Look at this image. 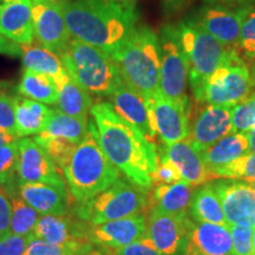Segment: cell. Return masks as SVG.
<instances>
[{"instance_id": "1", "label": "cell", "mask_w": 255, "mask_h": 255, "mask_svg": "<svg viewBox=\"0 0 255 255\" xmlns=\"http://www.w3.org/2000/svg\"><path fill=\"white\" fill-rule=\"evenodd\" d=\"M90 114L89 124L109 161L129 182L148 191L159 159L154 142L122 119L109 102L94 104Z\"/></svg>"}, {"instance_id": "2", "label": "cell", "mask_w": 255, "mask_h": 255, "mask_svg": "<svg viewBox=\"0 0 255 255\" xmlns=\"http://www.w3.org/2000/svg\"><path fill=\"white\" fill-rule=\"evenodd\" d=\"M71 37L113 53L137 27L133 4L114 0H62Z\"/></svg>"}, {"instance_id": "3", "label": "cell", "mask_w": 255, "mask_h": 255, "mask_svg": "<svg viewBox=\"0 0 255 255\" xmlns=\"http://www.w3.org/2000/svg\"><path fill=\"white\" fill-rule=\"evenodd\" d=\"M62 170L70 194L77 203L92 199L121 178L120 171L102 150L90 124L88 135Z\"/></svg>"}, {"instance_id": "4", "label": "cell", "mask_w": 255, "mask_h": 255, "mask_svg": "<svg viewBox=\"0 0 255 255\" xmlns=\"http://www.w3.org/2000/svg\"><path fill=\"white\" fill-rule=\"evenodd\" d=\"M111 57L123 81L145 100L159 90L158 36L148 26H137Z\"/></svg>"}, {"instance_id": "5", "label": "cell", "mask_w": 255, "mask_h": 255, "mask_svg": "<svg viewBox=\"0 0 255 255\" xmlns=\"http://www.w3.org/2000/svg\"><path fill=\"white\" fill-rule=\"evenodd\" d=\"M70 77L90 95L109 97L123 82L110 53L72 38L59 55Z\"/></svg>"}, {"instance_id": "6", "label": "cell", "mask_w": 255, "mask_h": 255, "mask_svg": "<svg viewBox=\"0 0 255 255\" xmlns=\"http://www.w3.org/2000/svg\"><path fill=\"white\" fill-rule=\"evenodd\" d=\"M253 85L245 59L237 50L229 49L225 59L193 96L200 103L233 108L252 94Z\"/></svg>"}, {"instance_id": "7", "label": "cell", "mask_w": 255, "mask_h": 255, "mask_svg": "<svg viewBox=\"0 0 255 255\" xmlns=\"http://www.w3.org/2000/svg\"><path fill=\"white\" fill-rule=\"evenodd\" d=\"M146 202L145 190L120 178L92 199L78 202L73 213L82 221L100 225L139 214L145 208Z\"/></svg>"}, {"instance_id": "8", "label": "cell", "mask_w": 255, "mask_h": 255, "mask_svg": "<svg viewBox=\"0 0 255 255\" xmlns=\"http://www.w3.org/2000/svg\"><path fill=\"white\" fill-rule=\"evenodd\" d=\"M177 26L189 68V84L194 94L221 64L229 49L191 19H187Z\"/></svg>"}, {"instance_id": "9", "label": "cell", "mask_w": 255, "mask_h": 255, "mask_svg": "<svg viewBox=\"0 0 255 255\" xmlns=\"http://www.w3.org/2000/svg\"><path fill=\"white\" fill-rule=\"evenodd\" d=\"M158 44L159 91L168 100L189 107L187 96L189 68L177 25H164L159 31Z\"/></svg>"}, {"instance_id": "10", "label": "cell", "mask_w": 255, "mask_h": 255, "mask_svg": "<svg viewBox=\"0 0 255 255\" xmlns=\"http://www.w3.org/2000/svg\"><path fill=\"white\" fill-rule=\"evenodd\" d=\"M34 37L45 49L60 55L72 39L62 0H32Z\"/></svg>"}, {"instance_id": "11", "label": "cell", "mask_w": 255, "mask_h": 255, "mask_svg": "<svg viewBox=\"0 0 255 255\" xmlns=\"http://www.w3.org/2000/svg\"><path fill=\"white\" fill-rule=\"evenodd\" d=\"M250 6L232 8L221 4L202 6L191 20L227 49L237 50L242 23Z\"/></svg>"}, {"instance_id": "12", "label": "cell", "mask_w": 255, "mask_h": 255, "mask_svg": "<svg viewBox=\"0 0 255 255\" xmlns=\"http://www.w3.org/2000/svg\"><path fill=\"white\" fill-rule=\"evenodd\" d=\"M156 135L165 145L183 141L189 136V107L175 103L157 91L145 100Z\"/></svg>"}, {"instance_id": "13", "label": "cell", "mask_w": 255, "mask_h": 255, "mask_svg": "<svg viewBox=\"0 0 255 255\" xmlns=\"http://www.w3.org/2000/svg\"><path fill=\"white\" fill-rule=\"evenodd\" d=\"M18 149L19 186L25 183L66 184L55 162L33 138L19 139Z\"/></svg>"}, {"instance_id": "14", "label": "cell", "mask_w": 255, "mask_h": 255, "mask_svg": "<svg viewBox=\"0 0 255 255\" xmlns=\"http://www.w3.org/2000/svg\"><path fill=\"white\" fill-rule=\"evenodd\" d=\"M182 253L196 255H233L229 225L188 220Z\"/></svg>"}, {"instance_id": "15", "label": "cell", "mask_w": 255, "mask_h": 255, "mask_svg": "<svg viewBox=\"0 0 255 255\" xmlns=\"http://www.w3.org/2000/svg\"><path fill=\"white\" fill-rule=\"evenodd\" d=\"M146 233V219L139 214L114 220L100 225H90L88 239L92 245L113 251L142 239Z\"/></svg>"}, {"instance_id": "16", "label": "cell", "mask_w": 255, "mask_h": 255, "mask_svg": "<svg viewBox=\"0 0 255 255\" xmlns=\"http://www.w3.org/2000/svg\"><path fill=\"white\" fill-rule=\"evenodd\" d=\"M220 197L228 225H255V190L246 181H218L213 183Z\"/></svg>"}, {"instance_id": "17", "label": "cell", "mask_w": 255, "mask_h": 255, "mask_svg": "<svg viewBox=\"0 0 255 255\" xmlns=\"http://www.w3.org/2000/svg\"><path fill=\"white\" fill-rule=\"evenodd\" d=\"M232 132V107L206 105L189 126L188 139L201 152Z\"/></svg>"}, {"instance_id": "18", "label": "cell", "mask_w": 255, "mask_h": 255, "mask_svg": "<svg viewBox=\"0 0 255 255\" xmlns=\"http://www.w3.org/2000/svg\"><path fill=\"white\" fill-rule=\"evenodd\" d=\"M188 220L187 215L168 214L152 207L145 235L162 255H176L186 239Z\"/></svg>"}, {"instance_id": "19", "label": "cell", "mask_w": 255, "mask_h": 255, "mask_svg": "<svg viewBox=\"0 0 255 255\" xmlns=\"http://www.w3.org/2000/svg\"><path fill=\"white\" fill-rule=\"evenodd\" d=\"M108 98L122 119L135 126L149 141H154L157 135L152 126L150 111L145 98L139 92L123 81Z\"/></svg>"}, {"instance_id": "20", "label": "cell", "mask_w": 255, "mask_h": 255, "mask_svg": "<svg viewBox=\"0 0 255 255\" xmlns=\"http://www.w3.org/2000/svg\"><path fill=\"white\" fill-rule=\"evenodd\" d=\"M0 34L18 45H31L34 38L32 0H1Z\"/></svg>"}, {"instance_id": "21", "label": "cell", "mask_w": 255, "mask_h": 255, "mask_svg": "<svg viewBox=\"0 0 255 255\" xmlns=\"http://www.w3.org/2000/svg\"><path fill=\"white\" fill-rule=\"evenodd\" d=\"M18 194L41 215H68L70 199L66 184L25 183L19 186Z\"/></svg>"}, {"instance_id": "22", "label": "cell", "mask_w": 255, "mask_h": 255, "mask_svg": "<svg viewBox=\"0 0 255 255\" xmlns=\"http://www.w3.org/2000/svg\"><path fill=\"white\" fill-rule=\"evenodd\" d=\"M90 223L76 216L41 215L33 231V239H40L49 244L63 245L71 241H87Z\"/></svg>"}, {"instance_id": "23", "label": "cell", "mask_w": 255, "mask_h": 255, "mask_svg": "<svg viewBox=\"0 0 255 255\" xmlns=\"http://www.w3.org/2000/svg\"><path fill=\"white\" fill-rule=\"evenodd\" d=\"M161 157L170 161L180 171L182 181L193 187L201 186L210 180L209 171L203 162L201 152L188 138L165 145Z\"/></svg>"}, {"instance_id": "24", "label": "cell", "mask_w": 255, "mask_h": 255, "mask_svg": "<svg viewBox=\"0 0 255 255\" xmlns=\"http://www.w3.org/2000/svg\"><path fill=\"white\" fill-rule=\"evenodd\" d=\"M250 151V142L246 132H232L219 139L209 148L201 151L203 162L209 171L210 180L213 173Z\"/></svg>"}, {"instance_id": "25", "label": "cell", "mask_w": 255, "mask_h": 255, "mask_svg": "<svg viewBox=\"0 0 255 255\" xmlns=\"http://www.w3.org/2000/svg\"><path fill=\"white\" fill-rule=\"evenodd\" d=\"M15 130L19 138L39 135L45 130L52 109L40 102L18 95L13 97Z\"/></svg>"}, {"instance_id": "26", "label": "cell", "mask_w": 255, "mask_h": 255, "mask_svg": "<svg viewBox=\"0 0 255 255\" xmlns=\"http://www.w3.org/2000/svg\"><path fill=\"white\" fill-rule=\"evenodd\" d=\"M21 58L25 70L49 76L58 87L70 78L68 70L60 57L41 45H27L23 47Z\"/></svg>"}, {"instance_id": "27", "label": "cell", "mask_w": 255, "mask_h": 255, "mask_svg": "<svg viewBox=\"0 0 255 255\" xmlns=\"http://www.w3.org/2000/svg\"><path fill=\"white\" fill-rule=\"evenodd\" d=\"M193 188L184 181L173 184H157L152 195L154 207L168 214L186 216L194 193Z\"/></svg>"}, {"instance_id": "28", "label": "cell", "mask_w": 255, "mask_h": 255, "mask_svg": "<svg viewBox=\"0 0 255 255\" xmlns=\"http://www.w3.org/2000/svg\"><path fill=\"white\" fill-rule=\"evenodd\" d=\"M189 208L193 221L228 225L220 197L213 184H205L194 191Z\"/></svg>"}, {"instance_id": "29", "label": "cell", "mask_w": 255, "mask_h": 255, "mask_svg": "<svg viewBox=\"0 0 255 255\" xmlns=\"http://www.w3.org/2000/svg\"><path fill=\"white\" fill-rule=\"evenodd\" d=\"M18 92L23 97L49 105L57 104L59 97V88L52 78L30 70H24Z\"/></svg>"}, {"instance_id": "30", "label": "cell", "mask_w": 255, "mask_h": 255, "mask_svg": "<svg viewBox=\"0 0 255 255\" xmlns=\"http://www.w3.org/2000/svg\"><path fill=\"white\" fill-rule=\"evenodd\" d=\"M89 132V121L83 117L70 116L60 110L52 109L45 130L41 133L59 137L78 145Z\"/></svg>"}, {"instance_id": "31", "label": "cell", "mask_w": 255, "mask_h": 255, "mask_svg": "<svg viewBox=\"0 0 255 255\" xmlns=\"http://www.w3.org/2000/svg\"><path fill=\"white\" fill-rule=\"evenodd\" d=\"M58 88L59 97L57 102L58 110L70 116L88 119V114L90 113L94 105L91 95L71 77Z\"/></svg>"}, {"instance_id": "32", "label": "cell", "mask_w": 255, "mask_h": 255, "mask_svg": "<svg viewBox=\"0 0 255 255\" xmlns=\"http://www.w3.org/2000/svg\"><path fill=\"white\" fill-rule=\"evenodd\" d=\"M18 141L0 146V189L8 199L19 195Z\"/></svg>"}, {"instance_id": "33", "label": "cell", "mask_w": 255, "mask_h": 255, "mask_svg": "<svg viewBox=\"0 0 255 255\" xmlns=\"http://www.w3.org/2000/svg\"><path fill=\"white\" fill-rule=\"evenodd\" d=\"M11 229L12 234L33 239V231L38 222V213L30 205H27L20 196L11 199Z\"/></svg>"}, {"instance_id": "34", "label": "cell", "mask_w": 255, "mask_h": 255, "mask_svg": "<svg viewBox=\"0 0 255 255\" xmlns=\"http://www.w3.org/2000/svg\"><path fill=\"white\" fill-rule=\"evenodd\" d=\"M92 248L94 245L87 241H71L63 245H53L40 239H32L28 242L24 255H84Z\"/></svg>"}, {"instance_id": "35", "label": "cell", "mask_w": 255, "mask_h": 255, "mask_svg": "<svg viewBox=\"0 0 255 255\" xmlns=\"http://www.w3.org/2000/svg\"><path fill=\"white\" fill-rule=\"evenodd\" d=\"M33 139L46 151V154L60 169H63L69 163L73 152L77 148L75 143L59 138V137L46 135V133H39Z\"/></svg>"}, {"instance_id": "36", "label": "cell", "mask_w": 255, "mask_h": 255, "mask_svg": "<svg viewBox=\"0 0 255 255\" xmlns=\"http://www.w3.org/2000/svg\"><path fill=\"white\" fill-rule=\"evenodd\" d=\"M244 180L246 182L255 180V152H247L212 175V180Z\"/></svg>"}, {"instance_id": "37", "label": "cell", "mask_w": 255, "mask_h": 255, "mask_svg": "<svg viewBox=\"0 0 255 255\" xmlns=\"http://www.w3.org/2000/svg\"><path fill=\"white\" fill-rule=\"evenodd\" d=\"M232 123L234 132H246L255 127V92L232 108Z\"/></svg>"}, {"instance_id": "38", "label": "cell", "mask_w": 255, "mask_h": 255, "mask_svg": "<svg viewBox=\"0 0 255 255\" xmlns=\"http://www.w3.org/2000/svg\"><path fill=\"white\" fill-rule=\"evenodd\" d=\"M237 51L244 59H255V8L251 6L242 23Z\"/></svg>"}, {"instance_id": "39", "label": "cell", "mask_w": 255, "mask_h": 255, "mask_svg": "<svg viewBox=\"0 0 255 255\" xmlns=\"http://www.w3.org/2000/svg\"><path fill=\"white\" fill-rule=\"evenodd\" d=\"M233 255H253V226L251 223L229 225Z\"/></svg>"}, {"instance_id": "40", "label": "cell", "mask_w": 255, "mask_h": 255, "mask_svg": "<svg viewBox=\"0 0 255 255\" xmlns=\"http://www.w3.org/2000/svg\"><path fill=\"white\" fill-rule=\"evenodd\" d=\"M104 251H107L110 255H162L146 235L123 248Z\"/></svg>"}, {"instance_id": "41", "label": "cell", "mask_w": 255, "mask_h": 255, "mask_svg": "<svg viewBox=\"0 0 255 255\" xmlns=\"http://www.w3.org/2000/svg\"><path fill=\"white\" fill-rule=\"evenodd\" d=\"M182 181L177 168L167 158L159 157L157 169L152 175V184H173Z\"/></svg>"}, {"instance_id": "42", "label": "cell", "mask_w": 255, "mask_h": 255, "mask_svg": "<svg viewBox=\"0 0 255 255\" xmlns=\"http://www.w3.org/2000/svg\"><path fill=\"white\" fill-rule=\"evenodd\" d=\"M0 128L17 136L13 97H9L7 95H0Z\"/></svg>"}, {"instance_id": "43", "label": "cell", "mask_w": 255, "mask_h": 255, "mask_svg": "<svg viewBox=\"0 0 255 255\" xmlns=\"http://www.w3.org/2000/svg\"><path fill=\"white\" fill-rule=\"evenodd\" d=\"M31 238L12 234L0 239V255H24Z\"/></svg>"}, {"instance_id": "44", "label": "cell", "mask_w": 255, "mask_h": 255, "mask_svg": "<svg viewBox=\"0 0 255 255\" xmlns=\"http://www.w3.org/2000/svg\"><path fill=\"white\" fill-rule=\"evenodd\" d=\"M11 214L12 207L8 197L0 189V239L6 237L11 233Z\"/></svg>"}, {"instance_id": "45", "label": "cell", "mask_w": 255, "mask_h": 255, "mask_svg": "<svg viewBox=\"0 0 255 255\" xmlns=\"http://www.w3.org/2000/svg\"><path fill=\"white\" fill-rule=\"evenodd\" d=\"M0 55L18 57L23 55V47L0 34Z\"/></svg>"}, {"instance_id": "46", "label": "cell", "mask_w": 255, "mask_h": 255, "mask_svg": "<svg viewBox=\"0 0 255 255\" xmlns=\"http://www.w3.org/2000/svg\"><path fill=\"white\" fill-rule=\"evenodd\" d=\"M209 4H221L226 6H250L255 0H207Z\"/></svg>"}, {"instance_id": "47", "label": "cell", "mask_w": 255, "mask_h": 255, "mask_svg": "<svg viewBox=\"0 0 255 255\" xmlns=\"http://www.w3.org/2000/svg\"><path fill=\"white\" fill-rule=\"evenodd\" d=\"M18 139L19 138L17 136H14V135H12V133L5 131V130H2L1 128H0V146L5 145V144H9V143H12V142H17Z\"/></svg>"}, {"instance_id": "48", "label": "cell", "mask_w": 255, "mask_h": 255, "mask_svg": "<svg viewBox=\"0 0 255 255\" xmlns=\"http://www.w3.org/2000/svg\"><path fill=\"white\" fill-rule=\"evenodd\" d=\"M248 142H250V151L248 152H255V127L251 128L248 131H246Z\"/></svg>"}, {"instance_id": "49", "label": "cell", "mask_w": 255, "mask_h": 255, "mask_svg": "<svg viewBox=\"0 0 255 255\" xmlns=\"http://www.w3.org/2000/svg\"><path fill=\"white\" fill-rule=\"evenodd\" d=\"M84 255H110V254L104 250L100 251V250H94V248H92V250L89 251L88 253H85Z\"/></svg>"}, {"instance_id": "50", "label": "cell", "mask_w": 255, "mask_h": 255, "mask_svg": "<svg viewBox=\"0 0 255 255\" xmlns=\"http://www.w3.org/2000/svg\"><path fill=\"white\" fill-rule=\"evenodd\" d=\"M114 1L124 2V4H133V1H135V0H114Z\"/></svg>"}, {"instance_id": "51", "label": "cell", "mask_w": 255, "mask_h": 255, "mask_svg": "<svg viewBox=\"0 0 255 255\" xmlns=\"http://www.w3.org/2000/svg\"><path fill=\"white\" fill-rule=\"evenodd\" d=\"M253 255H255V225L253 226Z\"/></svg>"}, {"instance_id": "52", "label": "cell", "mask_w": 255, "mask_h": 255, "mask_svg": "<svg viewBox=\"0 0 255 255\" xmlns=\"http://www.w3.org/2000/svg\"><path fill=\"white\" fill-rule=\"evenodd\" d=\"M252 186V188H253V189L255 190V180L254 181H250V182H248Z\"/></svg>"}, {"instance_id": "53", "label": "cell", "mask_w": 255, "mask_h": 255, "mask_svg": "<svg viewBox=\"0 0 255 255\" xmlns=\"http://www.w3.org/2000/svg\"><path fill=\"white\" fill-rule=\"evenodd\" d=\"M255 73V72H254ZM253 83H254V85H255V75H254V77H253Z\"/></svg>"}, {"instance_id": "54", "label": "cell", "mask_w": 255, "mask_h": 255, "mask_svg": "<svg viewBox=\"0 0 255 255\" xmlns=\"http://www.w3.org/2000/svg\"><path fill=\"white\" fill-rule=\"evenodd\" d=\"M182 255H196V254H184V253H182Z\"/></svg>"}]
</instances>
